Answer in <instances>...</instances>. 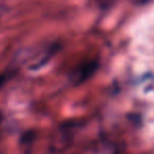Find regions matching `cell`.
I'll return each instance as SVG.
<instances>
[]
</instances>
